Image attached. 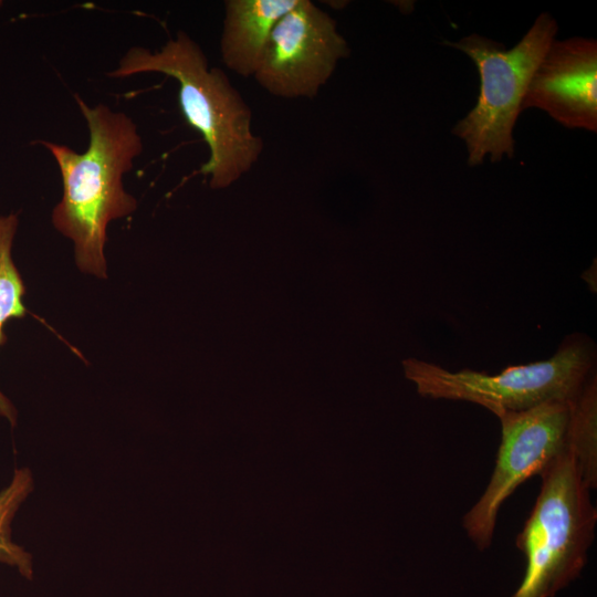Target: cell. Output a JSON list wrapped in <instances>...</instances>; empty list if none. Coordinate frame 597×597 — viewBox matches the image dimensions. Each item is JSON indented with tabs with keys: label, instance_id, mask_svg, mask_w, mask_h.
Returning <instances> with one entry per match:
<instances>
[{
	"label": "cell",
	"instance_id": "cell-1",
	"mask_svg": "<svg viewBox=\"0 0 597 597\" xmlns=\"http://www.w3.org/2000/svg\"><path fill=\"white\" fill-rule=\"evenodd\" d=\"M88 130L87 149L41 140L60 169L63 196L52 212L54 228L74 244L77 268L106 279L104 245L111 221L133 213L137 200L123 186L134 159L143 151L135 122L104 104L90 107L74 95Z\"/></svg>",
	"mask_w": 597,
	"mask_h": 597
},
{
	"label": "cell",
	"instance_id": "cell-2",
	"mask_svg": "<svg viewBox=\"0 0 597 597\" xmlns=\"http://www.w3.org/2000/svg\"><path fill=\"white\" fill-rule=\"evenodd\" d=\"M149 72L178 81L182 115L209 147V159L200 172L209 176L210 187L227 188L249 172L263 151V140L252 130L249 105L222 70L209 66L200 45L178 31L158 51L132 46L108 76Z\"/></svg>",
	"mask_w": 597,
	"mask_h": 597
},
{
	"label": "cell",
	"instance_id": "cell-3",
	"mask_svg": "<svg viewBox=\"0 0 597 597\" xmlns=\"http://www.w3.org/2000/svg\"><path fill=\"white\" fill-rule=\"evenodd\" d=\"M540 476L538 495L516 536L526 569L512 597H553L580 575L595 538L597 509L573 453L566 449Z\"/></svg>",
	"mask_w": 597,
	"mask_h": 597
},
{
	"label": "cell",
	"instance_id": "cell-4",
	"mask_svg": "<svg viewBox=\"0 0 597 597\" xmlns=\"http://www.w3.org/2000/svg\"><path fill=\"white\" fill-rule=\"evenodd\" d=\"M556 32V21L542 13L510 50L479 34L446 42L469 55L480 74L478 102L453 128V134L465 142L470 166L482 164L486 155L492 161L514 156L513 128L525 91Z\"/></svg>",
	"mask_w": 597,
	"mask_h": 597
},
{
	"label": "cell",
	"instance_id": "cell-5",
	"mask_svg": "<svg viewBox=\"0 0 597 597\" xmlns=\"http://www.w3.org/2000/svg\"><path fill=\"white\" fill-rule=\"evenodd\" d=\"M593 364L591 347L576 339L564 343L548 359L509 366L495 375L469 368L451 371L418 358L404 359L402 367L420 396L473 402L499 417L572 400L593 373Z\"/></svg>",
	"mask_w": 597,
	"mask_h": 597
},
{
	"label": "cell",
	"instance_id": "cell-6",
	"mask_svg": "<svg viewBox=\"0 0 597 597\" xmlns=\"http://www.w3.org/2000/svg\"><path fill=\"white\" fill-rule=\"evenodd\" d=\"M569 409L570 400L549 401L498 417L501 443L491 479L462 520L468 537L478 549L490 547L499 511L507 498L567 449Z\"/></svg>",
	"mask_w": 597,
	"mask_h": 597
},
{
	"label": "cell",
	"instance_id": "cell-7",
	"mask_svg": "<svg viewBox=\"0 0 597 597\" xmlns=\"http://www.w3.org/2000/svg\"><path fill=\"white\" fill-rule=\"evenodd\" d=\"M349 46L336 21L310 0H298L275 24L253 75L269 94L316 96Z\"/></svg>",
	"mask_w": 597,
	"mask_h": 597
},
{
	"label": "cell",
	"instance_id": "cell-8",
	"mask_svg": "<svg viewBox=\"0 0 597 597\" xmlns=\"http://www.w3.org/2000/svg\"><path fill=\"white\" fill-rule=\"evenodd\" d=\"M536 107L567 128L597 130V42L553 40L528 82L522 111Z\"/></svg>",
	"mask_w": 597,
	"mask_h": 597
},
{
	"label": "cell",
	"instance_id": "cell-9",
	"mask_svg": "<svg viewBox=\"0 0 597 597\" xmlns=\"http://www.w3.org/2000/svg\"><path fill=\"white\" fill-rule=\"evenodd\" d=\"M298 0H228L220 40L221 59L234 73L253 76L277 21Z\"/></svg>",
	"mask_w": 597,
	"mask_h": 597
},
{
	"label": "cell",
	"instance_id": "cell-10",
	"mask_svg": "<svg viewBox=\"0 0 597 597\" xmlns=\"http://www.w3.org/2000/svg\"><path fill=\"white\" fill-rule=\"evenodd\" d=\"M567 449L575 457L590 490L597 486V378L591 373L570 400L566 432Z\"/></svg>",
	"mask_w": 597,
	"mask_h": 597
},
{
	"label": "cell",
	"instance_id": "cell-11",
	"mask_svg": "<svg viewBox=\"0 0 597 597\" xmlns=\"http://www.w3.org/2000/svg\"><path fill=\"white\" fill-rule=\"evenodd\" d=\"M18 228V218L11 213L0 216V346L7 341L4 325L11 318L24 317L25 286L12 259V243ZM0 417L12 426L17 422V410L0 391Z\"/></svg>",
	"mask_w": 597,
	"mask_h": 597
},
{
	"label": "cell",
	"instance_id": "cell-12",
	"mask_svg": "<svg viewBox=\"0 0 597 597\" xmlns=\"http://www.w3.org/2000/svg\"><path fill=\"white\" fill-rule=\"evenodd\" d=\"M32 490L31 470L17 468L10 483L0 491V564L17 568L29 580L33 578L32 555L13 542L11 523Z\"/></svg>",
	"mask_w": 597,
	"mask_h": 597
}]
</instances>
